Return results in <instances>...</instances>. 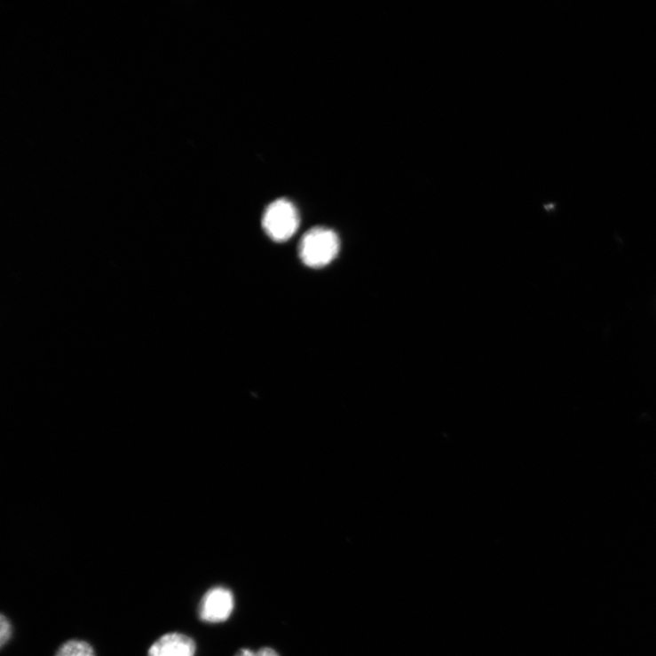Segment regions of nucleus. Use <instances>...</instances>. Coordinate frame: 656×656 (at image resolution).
Wrapping results in <instances>:
<instances>
[{
	"label": "nucleus",
	"mask_w": 656,
	"mask_h": 656,
	"mask_svg": "<svg viewBox=\"0 0 656 656\" xmlns=\"http://www.w3.org/2000/svg\"><path fill=\"white\" fill-rule=\"evenodd\" d=\"M257 656H280L278 652H276L272 648H262L257 652Z\"/></svg>",
	"instance_id": "7"
},
{
	"label": "nucleus",
	"mask_w": 656,
	"mask_h": 656,
	"mask_svg": "<svg viewBox=\"0 0 656 656\" xmlns=\"http://www.w3.org/2000/svg\"><path fill=\"white\" fill-rule=\"evenodd\" d=\"M194 641L183 634L170 633L160 637L149 649L148 656H194Z\"/></svg>",
	"instance_id": "4"
},
{
	"label": "nucleus",
	"mask_w": 656,
	"mask_h": 656,
	"mask_svg": "<svg viewBox=\"0 0 656 656\" xmlns=\"http://www.w3.org/2000/svg\"><path fill=\"white\" fill-rule=\"evenodd\" d=\"M234 656H257V652L250 649H241Z\"/></svg>",
	"instance_id": "8"
},
{
	"label": "nucleus",
	"mask_w": 656,
	"mask_h": 656,
	"mask_svg": "<svg viewBox=\"0 0 656 656\" xmlns=\"http://www.w3.org/2000/svg\"><path fill=\"white\" fill-rule=\"evenodd\" d=\"M12 631L10 620L4 614L0 619V644L4 646L7 642L11 639Z\"/></svg>",
	"instance_id": "6"
},
{
	"label": "nucleus",
	"mask_w": 656,
	"mask_h": 656,
	"mask_svg": "<svg viewBox=\"0 0 656 656\" xmlns=\"http://www.w3.org/2000/svg\"><path fill=\"white\" fill-rule=\"evenodd\" d=\"M299 222L296 207L284 198L270 203L263 216V228L275 241L290 239L296 233Z\"/></svg>",
	"instance_id": "2"
},
{
	"label": "nucleus",
	"mask_w": 656,
	"mask_h": 656,
	"mask_svg": "<svg viewBox=\"0 0 656 656\" xmlns=\"http://www.w3.org/2000/svg\"><path fill=\"white\" fill-rule=\"evenodd\" d=\"M234 599L225 587H215L207 592L199 605V616L206 623L218 624L226 620L233 613Z\"/></svg>",
	"instance_id": "3"
},
{
	"label": "nucleus",
	"mask_w": 656,
	"mask_h": 656,
	"mask_svg": "<svg viewBox=\"0 0 656 656\" xmlns=\"http://www.w3.org/2000/svg\"><path fill=\"white\" fill-rule=\"evenodd\" d=\"M55 656H95V652L85 641L71 640L63 644Z\"/></svg>",
	"instance_id": "5"
},
{
	"label": "nucleus",
	"mask_w": 656,
	"mask_h": 656,
	"mask_svg": "<svg viewBox=\"0 0 656 656\" xmlns=\"http://www.w3.org/2000/svg\"><path fill=\"white\" fill-rule=\"evenodd\" d=\"M340 240L337 234L326 227H315L301 239L299 256L311 268H321L330 264L338 255Z\"/></svg>",
	"instance_id": "1"
}]
</instances>
